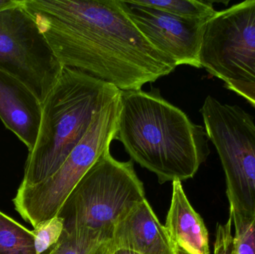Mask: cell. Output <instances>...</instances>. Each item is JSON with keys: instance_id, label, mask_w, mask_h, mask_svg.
<instances>
[{"instance_id": "cell-1", "label": "cell", "mask_w": 255, "mask_h": 254, "mask_svg": "<svg viewBox=\"0 0 255 254\" xmlns=\"http://www.w3.org/2000/svg\"><path fill=\"white\" fill-rule=\"evenodd\" d=\"M63 67L138 90L176 63L141 34L121 0H22Z\"/></svg>"}, {"instance_id": "cell-2", "label": "cell", "mask_w": 255, "mask_h": 254, "mask_svg": "<svg viewBox=\"0 0 255 254\" xmlns=\"http://www.w3.org/2000/svg\"><path fill=\"white\" fill-rule=\"evenodd\" d=\"M115 140L160 183L192 178L209 155L206 131L158 90L121 91Z\"/></svg>"}, {"instance_id": "cell-3", "label": "cell", "mask_w": 255, "mask_h": 254, "mask_svg": "<svg viewBox=\"0 0 255 254\" xmlns=\"http://www.w3.org/2000/svg\"><path fill=\"white\" fill-rule=\"evenodd\" d=\"M121 92L110 84L64 67L42 104L38 137L28 152L19 186H33L53 174L85 137L97 113Z\"/></svg>"}, {"instance_id": "cell-4", "label": "cell", "mask_w": 255, "mask_h": 254, "mask_svg": "<svg viewBox=\"0 0 255 254\" xmlns=\"http://www.w3.org/2000/svg\"><path fill=\"white\" fill-rule=\"evenodd\" d=\"M145 198L132 161L115 159L108 149L72 191L58 216L64 231L89 230L110 241L117 223Z\"/></svg>"}, {"instance_id": "cell-5", "label": "cell", "mask_w": 255, "mask_h": 254, "mask_svg": "<svg viewBox=\"0 0 255 254\" xmlns=\"http://www.w3.org/2000/svg\"><path fill=\"white\" fill-rule=\"evenodd\" d=\"M121 94L97 113L85 137L53 174L33 186H19L13 199L15 210L34 229L58 216L81 179L110 149L118 130Z\"/></svg>"}, {"instance_id": "cell-6", "label": "cell", "mask_w": 255, "mask_h": 254, "mask_svg": "<svg viewBox=\"0 0 255 254\" xmlns=\"http://www.w3.org/2000/svg\"><path fill=\"white\" fill-rule=\"evenodd\" d=\"M208 139L217 149L226 175L232 217L255 218V124L240 106L211 95L201 109Z\"/></svg>"}, {"instance_id": "cell-7", "label": "cell", "mask_w": 255, "mask_h": 254, "mask_svg": "<svg viewBox=\"0 0 255 254\" xmlns=\"http://www.w3.org/2000/svg\"><path fill=\"white\" fill-rule=\"evenodd\" d=\"M63 68L22 0L0 11V70L20 81L43 104Z\"/></svg>"}, {"instance_id": "cell-8", "label": "cell", "mask_w": 255, "mask_h": 254, "mask_svg": "<svg viewBox=\"0 0 255 254\" xmlns=\"http://www.w3.org/2000/svg\"><path fill=\"white\" fill-rule=\"evenodd\" d=\"M199 59L225 83H255V0L217 11L207 22Z\"/></svg>"}, {"instance_id": "cell-9", "label": "cell", "mask_w": 255, "mask_h": 254, "mask_svg": "<svg viewBox=\"0 0 255 254\" xmlns=\"http://www.w3.org/2000/svg\"><path fill=\"white\" fill-rule=\"evenodd\" d=\"M121 1L141 34L156 49L172 58L177 67L202 68L199 56L208 21L177 17L135 1Z\"/></svg>"}, {"instance_id": "cell-10", "label": "cell", "mask_w": 255, "mask_h": 254, "mask_svg": "<svg viewBox=\"0 0 255 254\" xmlns=\"http://www.w3.org/2000/svg\"><path fill=\"white\" fill-rule=\"evenodd\" d=\"M109 247V253L126 250L136 254H175L166 228L159 222L146 199L120 219Z\"/></svg>"}, {"instance_id": "cell-11", "label": "cell", "mask_w": 255, "mask_h": 254, "mask_svg": "<svg viewBox=\"0 0 255 254\" xmlns=\"http://www.w3.org/2000/svg\"><path fill=\"white\" fill-rule=\"evenodd\" d=\"M42 110L41 103L23 83L0 70V119L28 152L37 142Z\"/></svg>"}, {"instance_id": "cell-12", "label": "cell", "mask_w": 255, "mask_h": 254, "mask_svg": "<svg viewBox=\"0 0 255 254\" xmlns=\"http://www.w3.org/2000/svg\"><path fill=\"white\" fill-rule=\"evenodd\" d=\"M165 228L175 249L188 254H210L208 230L187 199L181 181L172 182Z\"/></svg>"}, {"instance_id": "cell-13", "label": "cell", "mask_w": 255, "mask_h": 254, "mask_svg": "<svg viewBox=\"0 0 255 254\" xmlns=\"http://www.w3.org/2000/svg\"><path fill=\"white\" fill-rule=\"evenodd\" d=\"M109 240L89 230L63 231L59 241L47 254H108Z\"/></svg>"}, {"instance_id": "cell-14", "label": "cell", "mask_w": 255, "mask_h": 254, "mask_svg": "<svg viewBox=\"0 0 255 254\" xmlns=\"http://www.w3.org/2000/svg\"><path fill=\"white\" fill-rule=\"evenodd\" d=\"M0 254H36L32 231L1 211Z\"/></svg>"}, {"instance_id": "cell-15", "label": "cell", "mask_w": 255, "mask_h": 254, "mask_svg": "<svg viewBox=\"0 0 255 254\" xmlns=\"http://www.w3.org/2000/svg\"><path fill=\"white\" fill-rule=\"evenodd\" d=\"M140 5L152 7L177 17L190 20L208 21L217 14L212 3L195 0H143L135 1Z\"/></svg>"}, {"instance_id": "cell-16", "label": "cell", "mask_w": 255, "mask_h": 254, "mask_svg": "<svg viewBox=\"0 0 255 254\" xmlns=\"http://www.w3.org/2000/svg\"><path fill=\"white\" fill-rule=\"evenodd\" d=\"M64 229V220L57 216L33 230L36 254L49 253L59 241Z\"/></svg>"}, {"instance_id": "cell-17", "label": "cell", "mask_w": 255, "mask_h": 254, "mask_svg": "<svg viewBox=\"0 0 255 254\" xmlns=\"http://www.w3.org/2000/svg\"><path fill=\"white\" fill-rule=\"evenodd\" d=\"M232 222L235 228V254H255V218L232 217Z\"/></svg>"}, {"instance_id": "cell-18", "label": "cell", "mask_w": 255, "mask_h": 254, "mask_svg": "<svg viewBox=\"0 0 255 254\" xmlns=\"http://www.w3.org/2000/svg\"><path fill=\"white\" fill-rule=\"evenodd\" d=\"M232 217L224 225L218 224L216 233L214 254H235V240L232 233Z\"/></svg>"}, {"instance_id": "cell-19", "label": "cell", "mask_w": 255, "mask_h": 254, "mask_svg": "<svg viewBox=\"0 0 255 254\" xmlns=\"http://www.w3.org/2000/svg\"><path fill=\"white\" fill-rule=\"evenodd\" d=\"M225 86L229 90L233 91L240 96L243 97L255 107V83L245 84L241 82H228Z\"/></svg>"}, {"instance_id": "cell-20", "label": "cell", "mask_w": 255, "mask_h": 254, "mask_svg": "<svg viewBox=\"0 0 255 254\" xmlns=\"http://www.w3.org/2000/svg\"><path fill=\"white\" fill-rule=\"evenodd\" d=\"M19 3H20V0H0V11L17 5Z\"/></svg>"}, {"instance_id": "cell-21", "label": "cell", "mask_w": 255, "mask_h": 254, "mask_svg": "<svg viewBox=\"0 0 255 254\" xmlns=\"http://www.w3.org/2000/svg\"><path fill=\"white\" fill-rule=\"evenodd\" d=\"M109 254H136L133 253V252H128V251L126 250H117L115 252H111Z\"/></svg>"}, {"instance_id": "cell-22", "label": "cell", "mask_w": 255, "mask_h": 254, "mask_svg": "<svg viewBox=\"0 0 255 254\" xmlns=\"http://www.w3.org/2000/svg\"><path fill=\"white\" fill-rule=\"evenodd\" d=\"M175 254H188L186 253L184 251L181 250V249H175Z\"/></svg>"}, {"instance_id": "cell-23", "label": "cell", "mask_w": 255, "mask_h": 254, "mask_svg": "<svg viewBox=\"0 0 255 254\" xmlns=\"http://www.w3.org/2000/svg\"></svg>"}]
</instances>
